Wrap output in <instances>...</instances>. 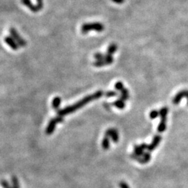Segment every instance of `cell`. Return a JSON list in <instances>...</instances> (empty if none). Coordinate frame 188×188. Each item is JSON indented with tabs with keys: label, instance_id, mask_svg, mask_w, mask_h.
I'll return each mask as SVG.
<instances>
[{
	"label": "cell",
	"instance_id": "e0dca14e",
	"mask_svg": "<svg viewBox=\"0 0 188 188\" xmlns=\"http://www.w3.org/2000/svg\"><path fill=\"white\" fill-rule=\"evenodd\" d=\"M134 151H135L134 153L137 155L138 156H143V154L144 153V152H143V149L142 148H141V146H137V145H135V146Z\"/></svg>",
	"mask_w": 188,
	"mask_h": 188
},
{
	"label": "cell",
	"instance_id": "44dd1931",
	"mask_svg": "<svg viewBox=\"0 0 188 188\" xmlns=\"http://www.w3.org/2000/svg\"><path fill=\"white\" fill-rule=\"evenodd\" d=\"M115 88H116V89H117V90L120 91H121L123 89L125 88H124V86L123 84V83L121 82H118L116 83Z\"/></svg>",
	"mask_w": 188,
	"mask_h": 188
},
{
	"label": "cell",
	"instance_id": "8fae6325",
	"mask_svg": "<svg viewBox=\"0 0 188 188\" xmlns=\"http://www.w3.org/2000/svg\"><path fill=\"white\" fill-rule=\"evenodd\" d=\"M21 2L24 5L28 7L32 12H38V11H40L36 5H34L32 4L31 0H21Z\"/></svg>",
	"mask_w": 188,
	"mask_h": 188
},
{
	"label": "cell",
	"instance_id": "6da1fadb",
	"mask_svg": "<svg viewBox=\"0 0 188 188\" xmlns=\"http://www.w3.org/2000/svg\"><path fill=\"white\" fill-rule=\"evenodd\" d=\"M104 94L105 93L102 91H97V92H96L95 93L92 94V95H89V96H87V97L84 98L82 100L78 101L75 104L73 105L66 107L64 109L57 110V114H58V116L63 117V116H65L66 114L73 113L78 109L81 108V107H84L85 105L90 103L91 101L97 100V99L100 98V97L103 96V95H104Z\"/></svg>",
	"mask_w": 188,
	"mask_h": 188
},
{
	"label": "cell",
	"instance_id": "ac0fdd59",
	"mask_svg": "<svg viewBox=\"0 0 188 188\" xmlns=\"http://www.w3.org/2000/svg\"><path fill=\"white\" fill-rule=\"evenodd\" d=\"M130 157H132V159H134L135 160H137V162H139V163H141V164H145V163H146L145 162V160H143V158H141V157H139V156H138L137 155H136L135 153H132L130 155Z\"/></svg>",
	"mask_w": 188,
	"mask_h": 188
},
{
	"label": "cell",
	"instance_id": "f1b7e54d",
	"mask_svg": "<svg viewBox=\"0 0 188 188\" xmlns=\"http://www.w3.org/2000/svg\"><path fill=\"white\" fill-rule=\"evenodd\" d=\"M112 1L115 2V3H117V4H122L123 2H124V0H112Z\"/></svg>",
	"mask_w": 188,
	"mask_h": 188
},
{
	"label": "cell",
	"instance_id": "4316f807",
	"mask_svg": "<svg viewBox=\"0 0 188 188\" xmlns=\"http://www.w3.org/2000/svg\"><path fill=\"white\" fill-rule=\"evenodd\" d=\"M119 186L121 188H130L128 184L125 182H121L119 183Z\"/></svg>",
	"mask_w": 188,
	"mask_h": 188
},
{
	"label": "cell",
	"instance_id": "4fadbf2b",
	"mask_svg": "<svg viewBox=\"0 0 188 188\" xmlns=\"http://www.w3.org/2000/svg\"><path fill=\"white\" fill-rule=\"evenodd\" d=\"M61 102H62V100H61V98L59 97H55L53 100H52V107L54 109H58L59 108L60 105H61Z\"/></svg>",
	"mask_w": 188,
	"mask_h": 188
},
{
	"label": "cell",
	"instance_id": "83f0119b",
	"mask_svg": "<svg viewBox=\"0 0 188 188\" xmlns=\"http://www.w3.org/2000/svg\"><path fill=\"white\" fill-rule=\"evenodd\" d=\"M147 144H146V143H142V145H140V146H141V148H142L143 150H145V149H146L147 148Z\"/></svg>",
	"mask_w": 188,
	"mask_h": 188
},
{
	"label": "cell",
	"instance_id": "7402d4cb",
	"mask_svg": "<svg viewBox=\"0 0 188 188\" xmlns=\"http://www.w3.org/2000/svg\"><path fill=\"white\" fill-rule=\"evenodd\" d=\"M151 154L150 153H148V152H147V153H144L143 154L142 156V158L145 160V162L147 163L149 162V160H151Z\"/></svg>",
	"mask_w": 188,
	"mask_h": 188
},
{
	"label": "cell",
	"instance_id": "7c38bea8",
	"mask_svg": "<svg viewBox=\"0 0 188 188\" xmlns=\"http://www.w3.org/2000/svg\"><path fill=\"white\" fill-rule=\"evenodd\" d=\"M111 105L115 106L116 107H117L118 109H123L124 107H126V104L124 103V100H121V99H118V100H116L114 103H112Z\"/></svg>",
	"mask_w": 188,
	"mask_h": 188
},
{
	"label": "cell",
	"instance_id": "cb8c5ba5",
	"mask_svg": "<svg viewBox=\"0 0 188 188\" xmlns=\"http://www.w3.org/2000/svg\"><path fill=\"white\" fill-rule=\"evenodd\" d=\"M1 185L4 188H13L11 187L9 184V182H8L6 181H5V180H2L1 181Z\"/></svg>",
	"mask_w": 188,
	"mask_h": 188
},
{
	"label": "cell",
	"instance_id": "603a6c76",
	"mask_svg": "<svg viewBox=\"0 0 188 188\" xmlns=\"http://www.w3.org/2000/svg\"><path fill=\"white\" fill-rule=\"evenodd\" d=\"M105 55H104L102 53H96L95 55H94V58H95L96 60H103L105 58Z\"/></svg>",
	"mask_w": 188,
	"mask_h": 188
},
{
	"label": "cell",
	"instance_id": "30bf717a",
	"mask_svg": "<svg viewBox=\"0 0 188 188\" xmlns=\"http://www.w3.org/2000/svg\"><path fill=\"white\" fill-rule=\"evenodd\" d=\"M5 42L8 45H9L13 50H17L18 49L19 45L15 42V41L13 39V38L11 36H6L5 37Z\"/></svg>",
	"mask_w": 188,
	"mask_h": 188
},
{
	"label": "cell",
	"instance_id": "8992f818",
	"mask_svg": "<svg viewBox=\"0 0 188 188\" xmlns=\"http://www.w3.org/2000/svg\"><path fill=\"white\" fill-rule=\"evenodd\" d=\"M184 97L187 98V105H188V90H182L179 91V92L173 97L172 100L173 103L177 105H178V103H180V101L182 100V98Z\"/></svg>",
	"mask_w": 188,
	"mask_h": 188
},
{
	"label": "cell",
	"instance_id": "f546056e",
	"mask_svg": "<svg viewBox=\"0 0 188 188\" xmlns=\"http://www.w3.org/2000/svg\"><path fill=\"white\" fill-rule=\"evenodd\" d=\"M104 105H105V107L107 109H109V105L107 104V103H105Z\"/></svg>",
	"mask_w": 188,
	"mask_h": 188
},
{
	"label": "cell",
	"instance_id": "484cf974",
	"mask_svg": "<svg viewBox=\"0 0 188 188\" xmlns=\"http://www.w3.org/2000/svg\"><path fill=\"white\" fill-rule=\"evenodd\" d=\"M37 2V7L38 8V9L41 10V9H43V0H36Z\"/></svg>",
	"mask_w": 188,
	"mask_h": 188
},
{
	"label": "cell",
	"instance_id": "9c48e42d",
	"mask_svg": "<svg viewBox=\"0 0 188 188\" xmlns=\"http://www.w3.org/2000/svg\"><path fill=\"white\" fill-rule=\"evenodd\" d=\"M57 123H58V122H57V121L56 119V118H52V119L50 120L48 127H47L46 130H45V132H46L47 135H50L53 133V132L54 131V130H55V128H56Z\"/></svg>",
	"mask_w": 188,
	"mask_h": 188
},
{
	"label": "cell",
	"instance_id": "d4e9b609",
	"mask_svg": "<svg viewBox=\"0 0 188 188\" xmlns=\"http://www.w3.org/2000/svg\"><path fill=\"white\" fill-rule=\"evenodd\" d=\"M105 96H107V97H112V96H117V93L115 92V91H108V92H107L105 93Z\"/></svg>",
	"mask_w": 188,
	"mask_h": 188
},
{
	"label": "cell",
	"instance_id": "5b68a950",
	"mask_svg": "<svg viewBox=\"0 0 188 188\" xmlns=\"http://www.w3.org/2000/svg\"><path fill=\"white\" fill-rule=\"evenodd\" d=\"M10 34L11 37L13 38V39L15 41L18 45L20 47H24L27 45L26 41H24L23 38H22L18 32L14 28H11L10 29Z\"/></svg>",
	"mask_w": 188,
	"mask_h": 188
},
{
	"label": "cell",
	"instance_id": "277c9868",
	"mask_svg": "<svg viewBox=\"0 0 188 188\" xmlns=\"http://www.w3.org/2000/svg\"><path fill=\"white\" fill-rule=\"evenodd\" d=\"M114 62V58H113L112 55H110L108 54H106L105 58L103 60H96L95 62L93 63V65L96 67H102L105 65H109Z\"/></svg>",
	"mask_w": 188,
	"mask_h": 188
},
{
	"label": "cell",
	"instance_id": "ba28073f",
	"mask_svg": "<svg viewBox=\"0 0 188 188\" xmlns=\"http://www.w3.org/2000/svg\"><path fill=\"white\" fill-rule=\"evenodd\" d=\"M105 136L111 137L112 141L114 142H118V139H119V137H118V133L117 130L115 129H109L107 130L105 132Z\"/></svg>",
	"mask_w": 188,
	"mask_h": 188
},
{
	"label": "cell",
	"instance_id": "52a82bcc",
	"mask_svg": "<svg viewBox=\"0 0 188 188\" xmlns=\"http://www.w3.org/2000/svg\"><path fill=\"white\" fill-rule=\"evenodd\" d=\"M162 139V137L160 136L159 135H157L156 136L154 137L153 142L151 143L150 145L147 146V150L148 151H153L155 150V148H156L157 146L159 145V143L160 142V141Z\"/></svg>",
	"mask_w": 188,
	"mask_h": 188
},
{
	"label": "cell",
	"instance_id": "ffe728a7",
	"mask_svg": "<svg viewBox=\"0 0 188 188\" xmlns=\"http://www.w3.org/2000/svg\"><path fill=\"white\" fill-rule=\"evenodd\" d=\"M12 182L13 185V188H20V185H19L18 180L16 178V176H13L12 177Z\"/></svg>",
	"mask_w": 188,
	"mask_h": 188
},
{
	"label": "cell",
	"instance_id": "2e32d148",
	"mask_svg": "<svg viewBox=\"0 0 188 188\" xmlns=\"http://www.w3.org/2000/svg\"><path fill=\"white\" fill-rule=\"evenodd\" d=\"M121 100H123L124 101H126L128 100V99L129 98V92L128 91L127 88H124V89H123L122 91H121Z\"/></svg>",
	"mask_w": 188,
	"mask_h": 188
},
{
	"label": "cell",
	"instance_id": "d6986e66",
	"mask_svg": "<svg viewBox=\"0 0 188 188\" xmlns=\"http://www.w3.org/2000/svg\"><path fill=\"white\" fill-rule=\"evenodd\" d=\"M160 116V112L157 111V110H153L150 113V118L151 119H155L157 117H158Z\"/></svg>",
	"mask_w": 188,
	"mask_h": 188
},
{
	"label": "cell",
	"instance_id": "5bb4252c",
	"mask_svg": "<svg viewBox=\"0 0 188 188\" xmlns=\"http://www.w3.org/2000/svg\"><path fill=\"white\" fill-rule=\"evenodd\" d=\"M117 50V45H116L115 43H112L110 45L108 48H107V54L112 55L114 53H115L116 52Z\"/></svg>",
	"mask_w": 188,
	"mask_h": 188
},
{
	"label": "cell",
	"instance_id": "3957f363",
	"mask_svg": "<svg viewBox=\"0 0 188 188\" xmlns=\"http://www.w3.org/2000/svg\"><path fill=\"white\" fill-rule=\"evenodd\" d=\"M160 117H161V122L160 123L157 127V131L159 132H163L167 128V116L168 114L167 107H162L160 110Z\"/></svg>",
	"mask_w": 188,
	"mask_h": 188
},
{
	"label": "cell",
	"instance_id": "9a60e30c",
	"mask_svg": "<svg viewBox=\"0 0 188 188\" xmlns=\"http://www.w3.org/2000/svg\"><path fill=\"white\" fill-rule=\"evenodd\" d=\"M102 146L105 149V150H107L109 149L110 144H109V137L105 136L103 138V142H102Z\"/></svg>",
	"mask_w": 188,
	"mask_h": 188
},
{
	"label": "cell",
	"instance_id": "7a4b0ae2",
	"mask_svg": "<svg viewBox=\"0 0 188 188\" xmlns=\"http://www.w3.org/2000/svg\"><path fill=\"white\" fill-rule=\"evenodd\" d=\"M105 29V27L103 24L100 23H86L84 24L82 27V32L83 34H87L88 32L93 30L98 32H103Z\"/></svg>",
	"mask_w": 188,
	"mask_h": 188
}]
</instances>
